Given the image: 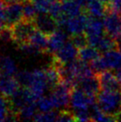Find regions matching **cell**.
I'll use <instances>...</instances> for the list:
<instances>
[{
	"label": "cell",
	"instance_id": "obj_38",
	"mask_svg": "<svg viewBox=\"0 0 121 122\" xmlns=\"http://www.w3.org/2000/svg\"><path fill=\"white\" fill-rule=\"evenodd\" d=\"M24 1H31V0H22V2H24Z\"/></svg>",
	"mask_w": 121,
	"mask_h": 122
},
{
	"label": "cell",
	"instance_id": "obj_30",
	"mask_svg": "<svg viewBox=\"0 0 121 122\" xmlns=\"http://www.w3.org/2000/svg\"><path fill=\"white\" fill-rule=\"evenodd\" d=\"M32 4L37 10V14L48 13L50 8V0H31Z\"/></svg>",
	"mask_w": 121,
	"mask_h": 122
},
{
	"label": "cell",
	"instance_id": "obj_6",
	"mask_svg": "<svg viewBox=\"0 0 121 122\" xmlns=\"http://www.w3.org/2000/svg\"><path fill=\"white\" fill-rule=\"evenodd\" d=\"M95 102H96V97L87 95L78 86H75L72 89L71 105H70L72 110L89 109L91 105H93Z\"/></svg>",
	"mask_w": 121,
	"mask_h": 122
},
{
	"label": "cell",
	"instance_id": "obj_19",
	"mask_svg": "<svg viewBox=\"0 0 121 122\" xmlns=\"http://www.w3.org/2000/svg\"><path fill=\"white\" fill-rule=\"evenodd\" d=\"M48 40H49V37L46 36L45 34L42 33L41 31L36 30L34 31L32 35L30 36L29 42L34 45L35 46H37L42 53H47V49H48Z\"/></svg>",
	"mask_w": 121,
	"mask_h": 122
},
{
	"label": "cell",
	"instance_id": "obj_41",
	"mask_svg": "<svg viewBox=\"0 0 121 122\" xmlns=\"http://www.w3.org/2000/svg\"><path fill=\"white\" fill-rule=\"evenodd\" d=\"M120 18H121V16H120Z\"/></svg>",
	"mask_w": 121,
	"mask_h": 122
},
{
	"label": "cell",
	"instance_id": "obj_18",
	"mask_svg": "<svg viewBox=\"0 0 121 122\" xmlns=\"http://www.w3.org/2000/svg\"><path fill=\"white\" fill-rule=\"evenodd\" d=\"M103 31H104L103 20H101V18L89 16L87 25H86V30H85V33L86 34V36L101 35L103 34Z\"/></svg>",
	"mask_w": 121,
	"mask_h": 122
},
{
	"label": "cell",
	"instance_id": "obj_23",
	"mask_svg": "<svg viewBox=\"0 0 121 122\" xmlns=\"http://www.w3.org/2000/svg\"><path fill=\"white\" fill-rule=\"evenodd\" d=\"M37 102H30L27 105H25L23 108H21L19 111L17 117H18V120L21 119V120H30V119H33L35 115L37 114Z\"/></svg>",
	"mask_w": 121,
	"mask_h": 122
},
{
	"label": "cell",
	"instance_id": "obj_26",
	"mask_svg": "<svg viewBox=\"0 0 121 122\" xmlns=\"http://www.w3.org/2000/svg\"><path fill=\"white\" fill-rule=\"evenodd\" d=\"M11 112L9 98L0 95V121H6L7 116Z\"/></svg>",
	"mask_w": 121,
	"mask_h": 122
},
{
	"label": "cell",
	"instance_id": "obj_17",
	"mask_svg": "<svg viewBox=\"0 0 121 122\" xmlns=\"http://www.w3.org/2000/svg\"><path fill=\"white\" fill-rule=\"evenodd\" d=\"M60 2L63 15L68 19L75 17L84 12L80 5H78L75 0H60Z\"/></svg>",
	"mask_w": 121,
	"mask_h": 122
},
{
	"label": "cell",
	"instance_id": "obj_29",
	"mask_svg": "<svg viewBox=\"0 0 121 122\" xmlns=\"http://www.w3.org/2000/svg\"><path fill=\"white\" fill-rule=\"evenodd\" d=\"M73 115L76 121H92L89 109H81V110H72Z\"/></svg>",
	"mask_w": 121,
	"mask_h": 122
},
{
	"label": "cell",
	"instance_id": "obj_39",
	"mask_svg": "<svg viewBox=\"0 0 121 122\" xmlns=\"http://www.w3.org/2000/svg\"><path fill=\"white\" fill-rule=\"evenodd\" d=\"M119 44H120V46H121V41H120V42H119Z\"/></svg>",
	"mask_w": 121,
	"mask_h": 122
},
{
	"label": "cell",
	"instance_id": "obj_36",
	"mask_svg": "<svg viewBox=\"0 0 121 122\" xmlns=\"http://www.w3.org/2000/svg\"><path fill=\"white\" fill-rule=\"evenodd\" d=\"M116 121H120L121 122V112L116 117Z\"/></svg>",
	"mask_w": 121,
	"mask_h": 122
},
{
	"label": "cell",
	"instance_id": "obj_4",
	"mask_svg": "<svg viewBox=\"0 0 121 122\" xmlns=\"http://www.w3.org/2000/svg\"><path fill=\"white\" fill-rule=\"evenodd\" d=\"M27 87L31 91V93L33 94L37 100L44 95L45 92L47 89H50L45 70L37 69V70L30 71V81H29V85Z\"/></svg>",
	"mask_w": 121,
	"mask_h": 122
},
{
	"label": "cell",
	"instance_id": "obj_9",
	"mask_svg": "<svg viewBox=\"0 0 121 122\" xmlns=\"http://www.w3.org/2000/svg\"><path fill=\"white\" fill-rule=\"evenodd\" d=\"M88 18H89L88 14L84 11L82 14H78L75 17L70 18L62 29H64L71 36L78 33H83L86 30V28L87 25Z\"/></svg>",
	"mask_w": 121,
	"mask_h": 122
},
{
	"label": "cell",
	"instance_id": "obj_37",
	"mask_svg": "<svg viewBox=\"0 0 121 122\" xmlns=\"http://www.w3.org/2000/svg\"><path fill=\"white\" fill-rule=\"evenodd\" d=\"M54 1H57V0H50V2H54Z\"/></svg>",
	"mask_w": 121,
	"mask_h": 122
},
{
	"label": "cell",
	"instance_id": "obj_31",
	"mask_svg": "<svg viewBox=\"0 0 121 122\" xmlns=\"http://www.w3.org/2000/svg\"><path fill=\"white\" fill-rule=\"evenodd\" d=\"M57 121L66 122V121H76L73 112L67 109H62L59 112Z\"/></svg>",
	"mask_w": 121,
	"mask_h": 122
},
{
	"label": "cell",
	"instance_id": "obj_2",
	"mask_svg": "<svg viewBox=\"0 0 121 122\" xmlns=\"http://www.w3.org/2000/svg\"><path fill=\"white\" fill-rule=\"evenodd\" d=\"M12 32V41L17 46H20L29 41L30 36L36 30L33 20L22 19L10 27Z\"/></svg>",
	"mask_w": 121,
	"mask_h": 122
},
{
	"label": "cell",
	"instance_id": "obj_34",
	"mask_svg": "<svg viewBox=\"0 0 121 122\" xmlns=\"http://www.w3.org/2000/svg\"><path fill=\"white\" fill-rule=\"evenodd\" d=\"M115 74L117 76V78H118V82L120 83V85H121V67L116 70V73H115Z\"/></svg>",
	"mask_w": 121,
	"mask_h": 122
},
{
	"label": "cell",
	"instance_id": "obj_12",
	"mask_svg": "<svg viewBox=\"0 0 121 122\" xmlns=\"http://www.w3.org/2000/svg\"><path fill=\"white\" fill-rule=\"evenodd\" d=\"M97 76L99 78L101 90L114 91V90H120L121 89V85L118 82L116 74L112 73L109 70L98 73Z\"/></svg>",
	"mask_w": 121,
	"mask_h": 122
},
{
	"label": "cell",
	"instance_id": "obj_10",
	"mask_svg": "<svg viewBox=\"0 0 121 122\" xmlns=\"http://www.w3.org/2000/svg\"><path fill=\"white\" fill-rule=\"evenodd\" d=\"M5 25L12 27L14 24L23 19V2L7 4L5 6Z\"/></svg>",
	"mask_w": 121,
	"mask_h": 122
},
{
	"label": "cell",
	"instance_id": "obj_1",
	"mask_svg": "<svg viewBox=\"0 0 121 122\" xmlns=\"http://www.w3.org/2000/svg\"><path fill=\"white\" fill-rule=\"evenodd\" d=\"M96 102L104 113L116 119L121 112V91L102 90L98 94Z\"/></svg>",
	"mask_w": 121,
	"mask_h": 122
},
{
	"label": "cell",
	"instance_id": "obj_3",
	"mask_svg": "<svg viewBox=\"0 0 121 122\" xmlns=\"http://www.w3.org/2000/svg\"><path fill=\"white\" fill-rule=\"evenodd\" d=\"M73 86L64 81H60L51 92V98L55 109H67L71 105V96Z\"/></svg>",
	"mask_w": 121,
	"mask_h": 122
},
{
	"label": "cell",
	"instance_id": "obj_40",
	"mask_svg": "<svg viewBox=\"0 0 121 122\" xmlns=\"http://www.w3.org/2000/svg\"><path fill=\"white\" fill-rule=\"evenodd\" d=\"M0 75H1V70H0Z\"/></svg>",
	"mask_w": 121,
	"mask_h": 122
},
{
	"label": "cell",
	"instance_id": "obj_11",
	"mask_svg": "<svg viewBox=\"0 0 121 122\" xmlns=\"http://www.w3.org/2000/svg\"><path fill=\"white\" fill-rule=\"evenodd\" d=\"M20 87V83L15 76L0 75V95L6 98H10Z\"/></svg>",
	"mask_w": 121,
	"mask_h": 122
},
{
	"label": "cell",
	"instance_id": "obj_27",
	"mask_svg": "<svg viewBox=\"0 0 121 122\" xmlns=\"http://www.w3.org/2000/svg\"><path fill=\"white\" fill-rule=\"evenodd\" d=\"M37 12L31 1L23 2V19L29 20H34L37 16Z\"/></svg>",
	"mask_w": 121,
	"mask_h": 122
},
{
	"label": "cell",
	"instance_id": "obj_28",
	"mask_svg": "<svg viewBox=\"0 0 121 122\" xmlns=\"http://www.w3.org/2000/svg\"><path fill=\"white\" fill-rule=\"evenodd\" d=\"M70 40L72 42V44L74 45L77 49H80V48L84 47V46L88 45L87 36H86V34L85 32L71 35Z\"/></svg>",
	"mask_w": 121,
	"mask_h": 122
},
{
	"label": "cell",
	"instance_id": "obj_25",
	"mask_svg": "<svg viewBox=\"0 0 121 122\" xmlns=\"http://www.w3.org/2000/svg\"><path fill=\"white\" fill-rule=\"evenodd\" d=\"M59 112L56 111H50L46 112H39L37 113L34 117L33 120L35 121H41V122H51V121H57Z\"/></svg>",
	"mask_w": 121,
	"mask_h": 122
},
{
	"label": "cell",
	"instance_id": "obj_33",
	"mask_svg": "<svg viewBox=\"0 0 121 122\" xmlns=\"http://www.w3.org/2000/svg\"><path fill=\"white\" fill-rule=\"evenodd\" d=\"M76 2H77L78 5H80L81 7L82 8H86V7L87 6V5L90 3L91 1H93V0H75Z\"/></svg>",
	"mask_w": 121,
	"mask_h": 122
},
{
	"label": "cell",
	"instance_id": "obj_8",
	"mask_svg": "<svg viewBox=\"0 0 121 122\" xmlns=\"http://www.w3.org/2000/svg\"><path fill=\"white\" fill-rule=\"evenodd\" d=\"M33 22L37 30L41 31L42 33L45 34L48 37L54 33L59 27L57 21L48 13L37 14Z\"/></svg>",
	"mask_w": 121,
	"mask_h": 122
},
{
	"label": "cell",
	"instance_id": "obj_22",
	"mask_svg": "<svg viewBox=\"0 0 121 122\" xmlns=\"http://www.w3.org/2000/svg\"><path fill=\"white\" fill-rule=\"evenodd\" d=\"M45 76H46L47 82H48V85H49V88L52 90L60 81V73H59V71L54 63H51L47 68L45 69Z\"/></svg>",
	"mask_w": 121,
	"mask_h": 122
},
{
	"label": "cell",
	"instance_id": "obj_16",
	"mask_svg": "<svg viewBox=\"0 0 121 122\" xmlns=\"http://www.w3.org/2000/svg\"><path fill=\"white\" fill-rule=\"evenodd\" d=\"M107 6L104 3L100 0H93L87 5V6L84 9V11L88 14V16L96 18L104 17L106 14Z\"/></svg>",
	"mask_w": 121,
	"mask_h": 122
},
{
	"label": "cell",
	"instance_id": "obj_7",
	"mask_svg": "<svg viewBox=\"0 0 121 122\" xmlns=\"http://www.w3.org/2000/svg\"><path fill=\"white\" fill-rule=\"evenodd\" d=\"M52 55L53 61L59 64H66L78 58V49L69 39V41L66 42V44L60 50H58L55 54Z\"/></svg>",
	"mask_w": 121,
	"mask_h": 122
},
{
	"label": "cell",
	"instance_id": "obj_5",
	"mask_svg": "<svg viewBox=\"0 0 121 122\" xmlns=\"http://www.w3.org/2000/svg\"><path fill=\"white\" fill-rule=\"evenodd\" d=\"M103 24L104 33L113 37L119 43L121 41V18L118 16V13L107 6L106 14L103 17Z\"/></svg>",
	"mask_w": 121,
	"mask_h": 122
},
{
	"label": "cell",
	"instance_id": "obj_20",
	"mask_svg": "<svg viewBox=\"0 0 121 122\" xmlns=\"http://www.w3.org/2000/svg\"><path fill=\"white\" fill-rule=\"evenodd\" d=\"M101 55V52L97 48L92 46L90 45H87L84 47L78 49V58L86 62L94 61L98 57H100Z\"/></svg>",
	"mask_w": 121,
	"mask_h": 122
},
{
	"label": "cell",
	"instance_id": "obj_15",
	"mask_svg": "<svg viewBox=\"0 0 121 122\" xmlns=\"http://www.w3.org/2000/svg\"><path fill=\"white\" fill-rule=\"evenodd\" d=\"M107 70H117L121 67V47L105 52L101 54Z\"/></svg>",
	"mask_w": 121,
	"mask_h": 122
},
{
	"label": "cell",
	"instance_id": "obj_24",
	"mask_svg": "<svg viewBox=\"0 0 121 122\" xmlns=\"http://www.w3.org/2000/svg\"><path fill=\"white\" fill-rule=\"evenodd\" d=\"M37 107L38 112H46L53 111L54 109H55L54 103L53 102V100L51 98V96H41L40 98H38L37 100Z\"/></svg>",
	"mask_w": 121,
	"mask_h": 122
},
{
	"label": "cell",
	"instance_id": "obj_13",
	"mask_svg": "<svg viewBox=\"0 0 121 122\" xmlns=\"http://www.w3.org/2000/svg\"><path fill=\"white\" fill-rule=\"evenodd\" d=\"M68 33L65 30H57L54 33L49 36V40H48V49L47 53L51 54H55L58 50L66 44V42L69 41Z\"/></svg>",
	"mask_w": 121,
	"mask_h": 122
},
{
	"label": "cell",
	"instance_id": "obj_21",
	"mask_svg": "<svg viewBox=\"0 0 121 122\" xmlns=\"http://www.w3.org/2000/svg\"><path fill=\"white\" fill-rule=\"evenodd\" d=\"M0 70L2 75L15 76L17 73L16 64L9 56H3L0 58Z\"/></svg>",
	"mask_w": 121,
	"mask_h": 122
},
{
	"label": "cell",
	"instance_id": "obj_35",
	"mask_svg": "<svg viewBox=\"0 0 121 122\" xmlns=\"http://www.w3.org/2000/svg\"><path fill=\"white\" fill-rule=\"evenodd\" d=\"M3 1L5 3V5H7V4L17 3V2H22V0H3Z\"/></svg>",
	"mask_w": 121,
	"mask_h": 122
},
{
	"label": "cell",
	"instance_id": "obj_14",
	"mask_svg": "<svg viewBox=\"0 0 121 122\" xmlns=\"http://www.w3.org/2000/svg\"><path fill=\"white\" fill-rule=\"evenodd\" d=\"M77 86L81 88L87 95L94 96V97H97L98 94L100 93V89H101L97 74H94L92 76L82 78L81 80L78 81Z\"/></svg>",
	"mask_w": 121,
	"mask_h": 122
},
{
	"label": "cell",
	"instance_id": "obj_32",
	"mask_svg": "<svg viewBox=\"0 0 121 122\" xmlns=\"http://www.w3.org/2000/svg\"><path fill=\"white\" fill-rule=\"evenodd\" d=\"M106 5L121 15V0H111Z\"/></svg>",
	"mask_w": 121,
	"mask_h": 122
}]
</instances>
